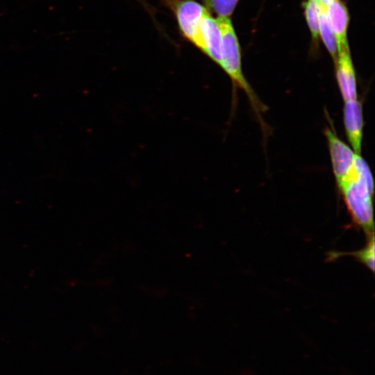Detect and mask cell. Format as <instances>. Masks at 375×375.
I'll return each mask as SVG.
<instances>
[{"instance_id": "obj_4", "label": "cell", "mask_w": 375, "mask_h": 375, "mask_svg": "<svg viewBox=\"0 0 375 375\" xmlns=\"http://www.w3.org/2000/svg\"><path fill=\"white\" fill-rule=\"evenodd\" d=\"M324 134L333 172L339 188L352 176L357 154L350 146L340 140L333 129L326 128Z\"/></svg>"}, {"instance_id": "obj_3", "label": "cell", "mask_w": 375, "mask_h": 375, "mask_svg": "<svg viewBox=\"0 0 375 375\" xmlns=\"http://www.w3.org/2000/svg\"><path fill=\"white\" fill-rule=\"evenodd\" d=\"M174 12L183 36L198 48L203 49L201 24L209 11L195 0H164Z\"/></svg>"}, {"instance_id": "obj_11", "label": "cell", "mask_w": 375, "mask_h": 375, "mask_svg": "<svg viewBox=\"0 0 375 375\" xmlns=\"http://www.w3.org/2000/svg\"><path fill=\"white\" fill-rule=\"evenodd\" d=\"M374 235L372 233L368 235V240L366 245L361 249L345 254L352 256L358 261L362 263L372 272L374 271Z\"/></svg>"}, {"instance_id": "obj_5", "label": "cell", "mask_w": 375, "mask_h": 375, "mask_svg": "<svg viewBox=\"0 0 375 375\" xmlns=\"http://www.w3.org/2000/svg\"><path fill=\"white\" fill-rule=\"evenodd\" d=\"M343 119L351 147L357 155H361L364 120L362 103L358 99L344 101Z\"/></svg>"}, {"instance_id": "obj_13", "label": "cell", "mask_w": 375, "mask_h": 375, "mask_svg": "<svg viewBox=\"0 0 375 375\" xmlns=\"http://www.w3.org/2000/svg\"><path fill=\"white\" fill-rule=\"evenodd\" d=\"M319 3L324 6H327L334 0H317Z\"/></svg>"}, {"instance_id": "obj_6", "label": "cell", "mask_w": 375, "mask_h": 375, "mask_svg": "<svg viewBox=\"0 0 375 375\" xmlns=\"http://www.w3.org/2000/svg\"><path fill=\"white\" fill-rule=\"evenodd\" d=\"M334 62L336 80L344 102L358 99L356 76L350 51L339 52Z\"/></svg>"}, {"instance_id": "obj_1", "label": "cell", "mask_w": 375, "mask_h": 375, "mask_svg": "<svg viewBox=\"0 0 375 375\" xmlns=\"http://www.w3.org/2000/svg\"><path fill=\"white\" fill-rule=\"evenodd\" d=\"M338 190L353 222L367 235L374 233V184L370 169L357 155L352 176Z\"/></svg>"}, {"instance_id": "obj_9", "label": "cell", "mask_w": 375, "mask_h": 375, "mask_svg": "<svg viewBox=\"0 0 375 375\" xmlns=\"http://www.w3.org/2000/svg\"><path fill=\"white\" fill-rule=\"evenodd\" d=\"M319 35L331 56L333 60L335 61L338 54V44L335 36L327 18L326 6L322 4H320Z\"/></svg>"}, {"instance_id": "obj_2", "label": "cell", "mask_w": 375, "mask_h": 375, "mask_svg": "<svg viewBox=\"0 0 375 375\" xmlns=\"http://www.w3.org/2000/svg\"><path fill=\"white\" fill-rule=\"evenodd\" d=\"M222 37V56L219 67L230 78L232 84L243 90L254 111L259 115L265 106L246 79L242 68L241 50L238 38L230 17H217Z\"/></svg>"}, {"instance_id": "obj_8", "label": "cell", "mask_w": 375, "mask_h": 375, "mask_svg": "<svg viewBox=\"0 0 375 375\" xmlns=\"http://www.w3.org/2000/svg\"><path fill=\"white\" fill-rule=\"evenodd\" d=\"M203 40V52L211 60L219 66L222 56V37L217 20L208 11L201 24Z\"/></svg>"}, {"instance_id": "obj_7", "label": "cell", "mask_w": 375, "mask_h": 375, "mask_svg": "<svg viewBox=\"0 0 375 375\" xmlns=\"http://www.w3.org/2000/svg\"><path fill=\"white\" fill-rule=\"evenodd\" d=\"M326 12L329 24L336 38L338 53L349 50L347 40L349 15L346 6L340 0H334L326 6Z\"/></svg>"}, {"instance_id": "obj_12", "label": "cell", "mask_w": 375, "mask_h": 375, "mask_svg": "<svg viewBox=\"0 0 375 375\" xmlns=\"http://www.w3.org/2000/svg\"><path fill=\"white\" fill-rule=\"evenodd\" d=\"M206 8L217 17H230L239 0H203Z\"/></svg>"}, {"instance_id": "obj_10", "label": "cell", "mask_w": 375, "mask_h": 375, "mask_svg": "<svg viewBox=\"0 0 375 375\" xmlns=\"http://www.w3.org/2000/svg\"><path fill=\"white\" fill-rule=\"evenodd\" d=\"M305 17L315 41L319 39V22L320 15V3L317 0H307L304 3Z\"/></svg>"}]
</instances>
